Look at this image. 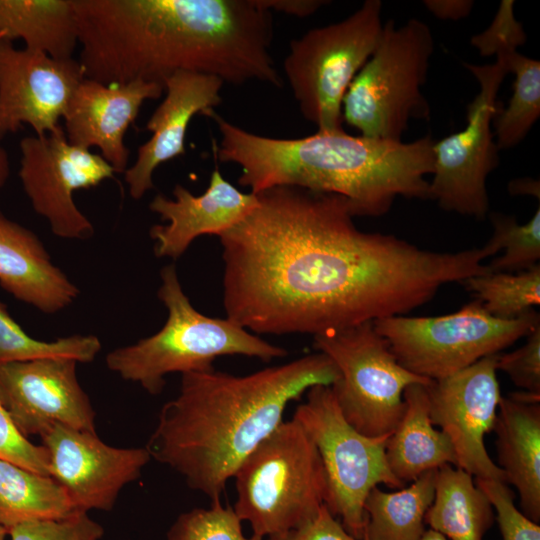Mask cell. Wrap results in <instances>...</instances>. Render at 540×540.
I'll return each instance as SVG.
<instances>
[{
  "mask_svg": "<svg viewBox=\"0 0 540 540\" xmlns=\"http://www.w3.org/2000/svg\"><path fill=\"white\" fill-rule=\"evenodd\" d=\"M256 196L219 238L227 318L257 334L317 336L400 316L487 272L481 248L437 252L359 230L337 194L276 186Z\"/></svg>",
  "mask_w": 540,
  "mask_h": 540,
  "instance_id": "6da1fadb",
  "label": "cell"
},
{
  "mask_svg": "<svg viewBox=\"0 0 540 540\" xmlns=\"http://www.w3.org/2000/svg\"><path fill=\"white\" fill-rule=\"evenodd\" d=\"M85 78L164 81L178 71L282 86L272 12L258 0H73Z\"/></svg>",
  "mask_w": 540,
  "mask_h": 540,
  "instance_id": "7a4b0ae2",
  "label": "cell"
},
{
  "mask_svg": "<svg viewBox=\"0 0 540 540\" xmlns=\"http://www.w3.org/2000/svg\"><path fill=\"white\" fill-rule=\"evenodd\" d=\"M339 377L321 352L245 376L214 368L182 374L179 392L161 408L145 448L190 488L221 499L242 461L283 422L287 405Z\"/></svg>",
  "mask_w": 540,
  "mask_h": 540,
  "instance_id": "3957f363",
  "label": "cell"
},
{
  "mask_svg": "<svg viewBox=\"0 0 540 540\" xmlns=\"http://www.w3.org/2000/svg\"><path fill=\"white\" fill-rule=\"evenodd\" d=\"M217 125L215 159L241 167V186L256 194L276 186H295L347 199L353 216H381L399 196L428 199L435 140L412 142L352 136L343 129L317 131L295 139L257 135L210 109Z\"/></svg>",
  "mask_w": 540,
  "mask_h": 540,
  "instance_id": "277c9868",
  "label": "cell"
},
{
  "mask_svg": "<svg viewBox=\"0 0 540 540\" xmlns=\"http://www.w3.org/2000/svg\"><path fill=\"white\" fill-rule=\"evenodd\" d=\"M160 277L157 295L168 311L163 327L105 357L107 368L123 380L157 395L166 375L211 370L220 356L243 355L269 362L288 354L230 318H212L197 311L183 291L174 264L163 267Z\"/></svg>",
  "mask_w": 540,
  "mask_h": 540,
  "instance_id": "5b68a950",
  "label": "cell"
},
{
  "mask_svg": "<svg viewBox=\"0 0 540 540\" xmlns=\"http://www.w3.org/2000/svg\"><path fill=\"white\" fill-rule=\"evenodd\" d=\"M232 478L233 510L261 538L304 525L325 504L327 485L320 455L294 419L283 421L260 442Z\"/></svg>",
  "mask_w": 540,
  "mask_h": 540,
  "instance_id": "8992f818",
  "label": "cell"
},
{
  "mask_svg": "<svg viewBox=\"0 0 540 540\" xmlns=\"http://www.w3.org/2000/svg\"><path fill=\"white\" fill-rule=\"evenodd\" d=\"M433 51L432 32L420 19L401 27L392 19L383 23L376 49L344 95L343 122L361 136L399 142L410 120H429L421 88Z\"/></svg>",
  "mask_w": 540,
  "mask_h": 540,
  "instance_id": "52a82bcc",
  "label": "cell"
},
{
  "mask_svg": "<svg viewBox=\"0 0 540 540\" xmlns=\"http://www.w3.org/2000/svg\"><path fill=\"white\" fill-rule=\"evenodd\" d=\"M382 2L366 0L347 18L290 42L283 70L305 119L324 132L343 129L342 101L381 38Z\"/></svg>",
  "mask_w": 540,
  "mask_h": 540,
  "instance_id": "ba28073f",
  "label": "cell"
},
{
  "mask_svg": "<svg viewBox=\"0 0 540 540\" xmlns=\"http://www.w3.org/2000/svg\"><path fill=\"white\" fill-rule=\"evenodd\" d=\"M538 324L540 317L534 310L514 319H500L489 314L478 299L447 315H400L373 321L397 361L430 380L445 378L498 354Z\"/></svg>",
  "mask_w": 540,
  "mask_h": 540,
  "instance_id": "9c48e42d",
  "label": "cell"
},
{
  "mask_svg": "<svg viewBox=\"0 0 540 540\" xmlns=\"http://www.w3.org/2000/svg\"><path fill=\"white\" fill-rule=\"evenodd\" d=\"M305 430L320 455L327 485L325 506L352 536L363 540L364 503L372 488L405 487L390 471L385 447L389 436L370 437L343 416L331 386L306 392L293 418Z\"/></svg>",
  "mask_w": 540,
  "mask_h": 540,
  "instance_id": "30bf717a",
  "label": "cell"
},
{
  "mask_svg": "<svg viewBox=\"0 0 540 540\" xmlns=\"http://www.w3.org/2000/svg\"><path fill=\"white\" fill-rule=\"evenodd\" d=\"M314 347L338 368L331 387L339 408L366 436H390L404 412L405 389L432 381L404 368L373 322L314 336Z\"/></svg>",
  "mask_w": 540,
  "mask_h": 540,
  "instance_id": "8fae6325",
  "label": "cell"
},
{
  "mask_svg": "<svg viewBox=\"0 0 540 540\" xmlns=\"http://www.w3.org/2000/svg\"><path fill=\"white\" fill-rule=\"evenodd\" d=\"M463 65L476 78L479 91L467 105L465 128L434 142L429 198L443 210L481 220L489 212L486 181L499 164L492 131L501 108L497 95L509 73L500 59L493 64Z\"/></svg>",
  "mask_w": 540,
  "mask_h": 540,
  "instance_id": "7c38bea8",
  "label": "cell"
},
{
  "mask_svg": "<svg viewBox=\"0 0 540 540\" xmlns=\"http://www.w3.org/2000/svg\"><path fill=\"white\" fill-rule=\"evenodd\" d=\"M19 147L18 175L34 211L59 238H91L94 227L77 207L73 194L113 178V167L101 155L71 145L63 128L24 137Z\"/></svg>",
  "mask_w": 540,
  "mask_h": 540,
  "instance_id": "4fadbf2b",
  "label": "cell"
},
{
  "mask_svg": "<svg viewBox=\"0 0 540 540\" xmlns=\"http://www.w3.org/2000/svg\"><path fill=\"white\" fill-rule=\"evenodd\" d=\"M497 355L427 386L430 417L452 444L456 467L475 478L506 483L505 474L488 455L484 437L494 428L501 399Z\"/></svg>",
  "mask_w": 540,
  "mask_h": 540,
  "instance_id": "5bb4252c",
  "label": "cell"
},
{
  "mask_svg": "<svg viewBox=\"0 0 540 540\" xmlns=\"http://www.w3.org/2000/svg\"><path fill=\"white\" fill-rule=\"evenodd\" d=\"M84 78L73 57L56 59L0 38V140L23 125L37 136L63 128L59 119Z\"/></svg>",
  "mask_w": 540,
  "mask_h": 540,
  "instance_id": "9a60e30c",
  "label": "cell"
},
{
  "mask_svg": "<svg viewBox=\"0 0 540 540\" xmlns=\"http://www.w3.org/2000/svg\"><path fill=\"white\" fill-rule=\"evenodd\" d=\"M40 438L50 460V475L79 512L110 511L122 488L135 481L151 457L145 447L119 448L96 432L54 424Z\"/></svg>",
  "mask_w": 540,
  "mask_h": 540,
  "instance_id": "2e32d148",
  "label": "cell"
},
{
  "mask_svg": "<svg viewBox=\"0 0 540 540\" xmlns=\"http://www.w3.org/2000/svg\"><path fill=\"white\" fill-rule=\"evenodd\" d=\"M77 363L67 358L0 363V404L25 437L40 436L54 424L96 432Z\"/></svg>",
  "mask_w": 540,
  "mask_h": 540,
  "instance_id": "e0dca14e",
  "label": "cell"
},
{
  "mask_svg": "<svg viewBox=\"0 0 540 540\" xmlns=\"http://www.w3.org/2000/svg\"><path fill=\"white\" fill-rule=\"evenodd\" d=\"M164 86L143 80L104 84L84 78L64 113V132L74 146L97 147L115 173L127 170L130 151L124 138L146 100L158 99Z\"/></svg>",
  "mask_w": 540,
  "mask_h": 540,
  "instance_id": "ac0fdd59",
  "label": "cell"
},
{
  "mask_svg": "<svg viewBox=\"0 0 540 540\" xmlns=\"http://www.w3.org/2000/svg\"><path fill=\"white\" fill-rule=\"evenodd\" d=\"M174 199L157 194L149 209L166 224H156L149 234L157 257L174 260L182 256L190 244L204 234L222 233L240 223L257 206L256 194L243 193L228 182L216 166L209 186L201 195L192 194L177 184Z\"/></svg>",
  "mask_w": 540,
  "mask_h": 540,
  "instance_id": "d6986e66",
  "label": "cell"
},
{
  "mask_svg": "<svg viewBox=\"0 0 540 540\" xmlns=\"http://www.w3.org/2000/svg\"><path fill=\"white\" fill-rule=\"evenodd\" d=\"M223 84L216 76L188 71L175 72L164 81L165 98L146 124L152 135L139 146L134 165L124 172L133 199H141L154 187L153 173L159 165L185 154L191 119L220 104Z\"/></svg>",
  "mask_w": 540,
  "mask_h": 540,
  "instance_id": "ffe728a7",
  "label": "cell"
},
{
  "mask_svg": "<svg viewBox=\"0 0 540 540\" xmlns=\"http://www.w3.org/2000/svg\"><path fill=\"white\" fill-rule=\"evenodd\" d=\"M0 285L46 314L70 306L78 287L56 266L39 237L0 211Z\"/></svg>",
  "mask_w": 540,
  "mask_h": 540,
  "instance_id": "44dd1931",
  "label": "cell"
},
{
  "mask_svg": "<svg viewBox=\"0 0 540 540\" xmlns=\"http://www.w3.org/2000/svg\"><path fill=\"white\" fill-rule=\"evenodd\" d=\"M493 430L498 467L520 498L521 511L540 521V395L525 391L501 397Z\"/></svg>",
  "mask_w": 540,
  "mask_h": 540,
  "instance_id": "7402d4cb",
  "label": "cell"
},
{
  "mask_svg": "<svg viewBox=\"0 0 540 540\" xmlns=\"http://www.w3.org/2000/svg\"><path fill=\"white\" fill-rule=\"evenodd\" d=\"M426 386L412 384L405 389L403 415L386 442L388 467L404 485L444 465L456 466L451 442L434 428Z\"/></svg>",
  "mask_w": 540,
  "mask_h": 540,
  "instance_id": "603a6c76",
  "label": "cell"
},
{
  "mask_svg": "<svg viewBox=\"0 0 540 540\" xmlns=\"http://www.w3.org/2000/svg\"><path fill=\"white\" fill-rule=\"evenodd\" d=\"M0 38L56 59L72 58L79 44L73 0H0Z\"/></svg>",
  "mask_w": 540,
  "mask_h": 540,
  "instance_id": "cb8c5ba5",
  "label": "cell"
},
{
  "mask_svg": "<svg viewBox=\"0 0 540 540\" xmlns=\"http://www.w3.org/2000/svg\"><path fill=\"white\" fill-rule=\"evenodd\" d=\"M493 510L472 475L448 464L437 471L425 524L447 540H483L494 522Z\"/></svg>",
  "mask_w": 540,
  "mask_h": 540,
  "instance_id": "d4e9b609",
  "label": "cell"
},
{
  "mask_svg": "<svg viewBox=\"0 0 540 540\" xmlns=\"http://www.w3.org/2000/svg\"><path fill=\"white\" fill-rule=\"evenodd\" d=\"M438 470H431L393 492L378 486L371 489L365 503L363 540H418L425 528Z\"/></svg>",
  "mask_w": 540,
  "mask_h": 540,
  "instance_id": "484cf974",
  "label": "cell"
},
{
  "mask_svg": "<svg viewBox=\"0 0 540 540\" xmlns=\"http://www.w3.org/2000/svg\"><path fill=\"white\" fill-rule=\"evenodd\" d=\"M77 511L51 476L0 459V526L8 532L30 521L59 519Z\"/></svg>",
  "mask_w": 540,
  "mask_h": 540,
  "instance_id": "4316f807",
  "label": "cell"
},
{
  "mask_svg": "<svg viewBox=\"0 0 540 540\" xmlns=\"http://www.w3.org/2000/svg\"><path fill=\"white\" fill-rule=\"evenodd\" d=\"M514 74L512 96L494 117V138L499 150L518 145L540 116V62L517 50L496 55Z\"/></svg>",
  "mask_w": 540,
  "mask_h": 540,
  "instance_id": "83f0119b",
  "label": "cell"
},
{
  "mask_svg": "<svg viewBox=\"0 0 540 540\" xmlns=\"http://www.w3.org/2000/svg\"><path fill=\"white\" fill-rule=\"evenodd\" d=\"M102 348L95 335H71L54 341L32 338L8 313L0 301V363L23 362L48 358H67L78 363L95 359Z\"/></svg>",
  "mask_w": 540,
  "mask_h": 540,
  "instance_id": "f1b7e54d",
  "label": "cell"
},
{
  "mask_svg": "<svg viewBox=\"0 0 540 540\" xmlns=\"http://www.w3.org/2000/svg\"><path fill=\"white\" fill-rule=\"evenodd\" d=\"M486 311L500 319L517 318L540 304V265L517 273L488 272L462 282Z\"/></svg>",
  "mask_w": 540,
  "mask_h": 540,
  "instance_id": "f546056e",
  "label": "cell"
},
{
  "mask_svg": "<svg viewBox=\"0 0 540 540\" xmlns=\"http://www.w3.org/2000/svg\"><path fill=\"white\" fill-rule=\"evenodd\" d=\"M493 233L483 246L491 257L504 249L487 266L490 272L517 273L528 270L540 260V208L525 223L519 224L514 216L492 213Z\"/></svg>",
  "mask_w": 540,
  "mask_h": 540,
  "instance_id": "4dcf8cb0",
  "label": "cell"
},
{
  "mask_svg": "<svg viewBox=\"0 0 540 540\" xmlns=\"http://www.w3.org/2000/svg\"><path fill=\"white\" fill-rule=\"evenodd\" d=\"M167 540H263L243 533L242 521L233 507L211 501L209 508H194L181 513L167 532Z\"/></svg>",
  "mask_w": 540,
  "mask_h": 540,
  "instance_id": "1f68e13d",
  "label": "cell"
},
{
  "mask_svg": "<svg viewBox=\"0 0 540 540\" xmlns=\"http://www.w3.org/2000/svg\"><path fill=\"white\" fill-rule=\"evenodd\" d=\"M8 534L11 540H100L104 530L87 512H75L64 518L25 522Z\"/></svg>",
  "mask_w": 540,
  "mask_h": 540,
  "instance_id": "d6a6232c",
  "label": "cell"
},
{
  "mask_svg": "<svg viewBox=\"0 0 540 540\" xmlns=\"http://www.w3.org/2000/svg\"><path fill=\"white\" fill-rule=\"evenodd\" d=\"M475 484L488 497L499 525L502 540H540V526L514 503V494L506 483L475 478Z\"/></svg>",
  "mask_w": 540,
  "mask_h": 540,
  "instance_id": "836d02e7",
  "label": "cell"
},
{
  "mask_svg": "<svg viewBox=\"0 0 540 540\" xmlns=\"http://www.w3.org/2000/svg\"><path fill=\"white\" fill-rule=\"evenodd\" d=\"M513 0H502L489 25L483 32L471 37L470 43L482 56L498 55L516 49L526 42L523 25L514 15Z\"/></svg>",
  "mask_w": 540,
  "mask_h": 540,
  "instance_id": "e575fe53",
  "label": "cell"
},
{
  "mask_svg": "<svg viewBox=\"0 0 540 540\" xmlns=\"http://www.w3.org/2000/svg\"><path fill=\"white\" fill-rule=\"evenodd\" d=\"M0 459L32 472L50 475V460L43 445H35L20 433L0 404Z\"/></svg>",
  "mask_w": 540,
  "mask_h": 540,
  "instance_id": "d590c367",
  "label": "cell"
},
{
  "mask_svg": "<svg viewBox=\"0 0 540 540\" xmlns=\"http://www.w3.org/2000/svg\"><path fill=\"white\" fill-rule=\"evenodd\" d=\"M526 342L513 352L497 355V370L525 392L540 395V324L526 336Z\"/></svg>",
  "mask_w": 540,
  "mask_h": 540,
  "instance_id": "8d00e7d4",
  "label": "cell"
},
{
  "mask_svg": "<svg viewBox=\"0 0 540 540\" xmlns=\"http://www.w3.org/2000/svg\"><path fill=\"white\" fill-rule=\"evenodd\" d=\"M267 540H360L352 536L341 522L323 505L311 521Z\"/></svg>",
  "mask_w": 540,
  "mask_h": 540,
  "instance_id": "74e56055",
  "label": "cell"
},
{
  "mask_svg": "<svg viewBox=\"0 0 540 540\" xmlns=\"http://www.w3.org/2000/svg\"><path fill=\"white\" fill-rule=\"evenodd\" d=\"M259 4L273 12H282L297 17H307L326 5L324 0H258Z\"/></svg>",
  "mask_w": 540,
  "mask_h": 540,
  "instance_id": "f35d334b",
  "label": "cell"
},
{
  "mask_svg": "<svg viewBox=\"0 0 540 540\" xmlns=\"http://www.w3.org/2000/svg\"><path fill=\"white\" fill-rule=\"evenodd\" d=\"M423 5L441 20H460L467 17L473 8L472 0H425Z\"/></svg>",
  "mask_w": 540,
  "mask_h": 540,
  "instance_id": "ab89813d",
  "label": "cell"
},
{
  "mask_svg": "<svg viewBox=\"0 0 540 540\" xmlns=\"http://www.w3.org/2000/svg\"><path fill=\"white\" fill-rule=\"evenodd\" d=\"M508 190L513 195H532L539 201L540 187L539 181L531 178L516 179L509 183Z\"/></svg>",
  "mask_w": 540,
  "mask_h": 540,
  "instance_id": "60d3db41",
  "label": "cell"
},
{
  "mask_svg": "<svg viewBox=\"0 0 540 540\" xmlns=\"http://www.w3.org/2000/svg\"><path fill=\"white\" fill-rule=\"evenodd\" d=\"M10 173L9 159L6 150L0 146V189L5 185Z\"/></svg>",
  "mask_w": 540,
  "mask_h": 540,
  "instance_id": "b9f144b4",
  "label": "cell"
},
{
  "mask_svg": "<svg viewBox=\"0 0 540 540\" xmlns=\"http://www.w3.org/2000/svg\"><path fill=\"white\" fill-rule=\"evenodd\" d=\"M418 540H447V538H445L439 532L429 528L424 531V533Z\"/></svg>",
  "mask_w": 540,
  "mask_h": 540,
  "instance_id": "7bdbcfd3",
  "label": "cell"
},
{
  "mask_svg": "<svg viewBox=\"0 0 540 540\" xmlns=\"http://www.w3.org/2000/svg\"><path fill=\"white\" fill-rule=\"evenodd\" d=\"M8 532L2 526H0V540H6Z\"/></svg>",
  "mask_w": 540,
  "mask_h": 540,
  "instance_id": "ee69618b",
  "label": "cell"
}]
</instances>
